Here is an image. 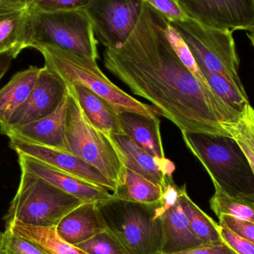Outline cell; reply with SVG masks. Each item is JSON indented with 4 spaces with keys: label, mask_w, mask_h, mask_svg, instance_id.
Here are the masks:
<instances>
[{
    "label": "cell",
    "mask_w": 254,
    "mask_h": 254,
    "mask_svg": "<svg viewBox=\"0 0 254 254\" xmlns=\"http://www.w3.org/2000/svg\"><path fill=\"white\" fill-rule=\"evenodd\" d=\"M165 34L167 40L170 42L175 53L182 64L198 79L201 83L209 86L207 80L201 72L195 58L192 55L190 49L188 47L186 42L181 36L180 33L175 28L174 25L167 19L165 25Z\"/></svg>",
    "instance_id": "cell-28"
},
{
    "label": "cell",
    "mask_w": 254,
    "mask_h": 254,
    "mask_svg": "<svg viewBox=\"0 0 254 254\" xmlns=\"http://www.w3.org/2000/svg\"><path fill=\"white\" fill-rule=\"evenodd\" d=\"M98 44L85 7L43 10L31 5L28 48L49 45L97 61Z\"/></svg>",
    "instance_id": "cell-6"
},
{
    "label": "cell",
    "mask_w": 254,
    "mask_h": 254,
    "mask_svg": "<svg viewBox=\"0 0 254 254\" xmlns=\"http://www.w3.org/2000/svg\"><path fill=\"white\" fill-rule=\"evenodd\" d=\"M0 1L17 5H29L31 4L32 0H0Z\"/></svg>",
    "instance_id": "cell-37"
},
{
    "label": "cell",
    "mask_w": 254,
    "mask_h": 254,
    "mask_svg": "<svg viewBox=\"0 0 254 254\" xmlns=\"http://www.w3.org/2000/svg\"><path fill=\"white\" fill-rule=\"evenodd\" d=\"M219 225H225L236 234L246 239L254 245V223L237 219L230 215L222 214L218 216Z\"/></svg>",
    "instance_id": "cell-32"
},
{
    "label": "cell",
    "mask_w": 254,
    "mask_h": 254,
    "mask_svg": "<svg viewBox=\"0 0 254 254\" xmlns=\"http://www.w3.org/2000/svg\"><path fill=\"white\" fill-rule=\"evenodd\" d=\"M5 228L32 242L46 254H87L61 238L57 233L56 227L46 228L13 224Z\"/></svg>",
    "instance_id": "cell-22"
},
{
    "label": "cell",
    "mask_w": 254,
    "mask_h": 254,
    "mask_svg": "<svg viewBox=\"0 0 254 254\" xmlns=\"http://www.w3.org/2000/svg\"><path fill=\"white\" fill-rule=\"evenodd\" d=\"M74 246L87 254H128L122 243L107 230Z\"/></svg>",
    "instance_id": "cell-29"
},
{
    "label": "cell",
    "mask_w": 254,
    "mask_h": 254,
    "mask_svg": "<svg viewBox=\"0 0 254 254\" xmlns=\"http://www.w3.org/2000/svg\"><path fill=\"white\" fill-rule=\"evenodd\" d=\"M107 231L97 202H85L70 212L56 226L61 238L76 246Z\"/></svg>",
    "instance_id": "cell-18"
},
{
    "label": "cell",
    "mask_w": 254,
    "mask_h": 254,
    "mask_svg": "<svg viewBox=\"0 0 254 254\" xmlns=\"http://www.w3.org/2000/svg\"><path fill=\"white\" fill-rule=\"evenodd\" d=\"M161 201L164 207L161 216L164 231L161 254L178 253L202 245L191 229L182 210L179 203V187L173 176L166 177Z\"/></svg>",
    "instance_id": "cell-13"
},
{
    "label": "cell",
    "mask_w": 254,
    "mask_h": 254,
    "mask_svg": "<svg viewBox=\"0 0 254 254\" xmlns=\"http://www.w3.org/2000/svg\"><path fill=\"white\" fill-rule=\"evenodd\" d=\"M120 119L125 134L137 146L158 161L167 158L161 138V122L158 117H148L134 113H120Z\"/></svg>",
    "instance_id": "cell-19"
},
{
    "label": "cell",
    "mask_w": 254,
    "mask_h": 254,
    "mask_svg": "<svg viewBox=\"0 0 254 254\" xmlns=\"http://www.w3.org/2000/svg\"><path fill=\"white\" fill-rule=\"evenodd\" d=\"M65 140L68 152L98 169L118 186L125 181L126 167L122 152L112 137L97 129L80 107L73 85L66 84Z\"/></svg>",
    "instance_id": "cell-5"
},
{
    "label": "cell",
    "mask_w": 254,
    "mask_h": 254,
    "mask_svg": "<svg viewBox=\"0 0 254 254\" xmlns=\"http://www.w3.org/2000/svg\"><path fill=\"white\" fill-rule=\"evenodd\" d=\"M179 203L187 216L191 229L202 244L222 242L219 225L207 216L192 201L187 191L186 185L179 187Z\"/></svg>",
    "instance_id": "cell-23"
},
{
    "label": "cell",
    "mask_w": 254,
    "mask_h": 254,
    "mask_svg": "<svg viewBox=\"0 0 254 254\" xmlns=\"http://www.w3.org/2000/svg\"><path fill=\"white\" fill-rule=\"evenodd\" d=\"M42 69L43 67L31 65L16 73L0 89V125H6L28 99Z\"/></svg>",
    "instance_id": "cell-21"
},
{
    "label": "cell",
    "mask_w": 254,
    "mask_h": 254,
    "mask_svg": "<svg viewBox=\"0 0 254 254\" xmlns=\"http://www.w3.org/2000/svg\"><path fill=\"white\" fill-rule=\"evenodd\" d=\"M112 138L122 152L126 168L162 188L166 177L173 176L176 165L168 158L160 161L155 159L127 134L112 136Z\"/></svg>",
    "instance_id": "cell-16"
},
{
    "label": "cell",
    "mask_w": 254,
    "mask_h": 254,
    "mask_svg": "<svg viewBox=\"0 0 254 254\" xmlns=\"http://www.w3.org/2000/svg\"><path fill=\"white\" fill-rule=\"evenodd\" d=\"M106 229L128 254H161L164 231L161 201L132 202L114 198L97 203Z\"/></svg>",
    "instance_id": "cell-3"
},
{
    "label": "cell",
    "mask_w": 254,
    "mask_h": 254,
    "mask_svg": "<svg viewBox=\"0 0 254 254\" xmlns=\"http://www.w3.org/2000/svg\"><path fill=\"white\" fill-rule=\"evenodd\" d=\"M247 37H249L251 43H252V46H253L254 49V28L250 30V31H247Z\"/></svg>",
    "instance_id": "cell-38"
},
{
    "label": "cell",
    "mask_w": 254,
    "mask_h": 254,
    "mask_svg": "<svg viewBox=\"0 0 254 254\" xmlns=\"http://www.w3.org/2000/svg\"><path fill=\"white\" fill-rule=\"evenodd\" d=\"M80 107L97 129L108 137L125 134L120 113L104 98L82 86H74Z\"/></svg>",
    "instance_id": "cell-20"
},
{
    "label": "cell",
    "mask_w": 254,
    "mask_h": 254,
    "mask_svg": "<svg viewBox=\"0 0 254 254\" xmlns=\"http://www.w3.org/2000/svg\"><path fill=\"white\" fill-rule=\"evenodd\" d=\"M173 1H175L176 2V0H173ZM176 3H177V2H176Z\"/></svg>",
    "instance_id": "cell-39"
},
{
    "label": "cell",
    "mask_w": 254,
    "mask_h": 254,
    "mask_svg": "<svg viewBox=\"0 0 254 254\" xmlns=\"http://www.w3.org/2000/svg\"><path fill=\"white\" fill-rule=\"evenodd\" d=\"M148 4L164 15L170 22L183 21L188 16L182 11L177 3L173 0H144Z\"/></svg>",
    "instance_id": "cell-33"
},
{
    "label": "cell",
    "mask_w": 254,
    "mask_h": 254,
    "mask_svg": "<svg viewBox=\"0 0 254 254\" xmlns=\"http://www.w3.org/2000/svg\"><path fill=\"white\" fill-rule=\"evenodd\" d=\"M167 20L143 0L138 20L126 42L106 49L104 65L182 132L231 136L222 124L237 120L241 113L182 64L166 37Z\"/></svg>",
    "instance_id": "cell-1"
},
{
    "label": "cell",
    "mask_w": 254,
    "mask_h": 254,
    "mask_svg": "<svg viewBox=\"0 0 254 254\" xmlns=\"http://www.w3.org/2000/svg\"><path fill=\"white\" fill-rule=\"evenodd\" d=\"M67 93V85L62 77L44 65L28 99L9 122L0 127L22 126L50 116L60 107Z\"/></svg>",
    "instance_id": "cell-12"
},
{
    "label": "cell",
    "mask_w": 254,
    "mask_h": 254,
    "mask_svg": "<svg viewBox=\"0 0 254 254\" xmlns=\"http://www.w3.org/2000/svg\"><path fill=\"white\" fill-rule=\"evenodd\" d=\"M66 113L67 95L50 116L22 126L0 127V132L7 137L15 136L34 144L68 152L65 140Z\"/></svg>",
    "instance_id": "cell-15"
},
{
    "label": "cell",
    "mask_w": 254,
    "mask_h": 254,
    "mask_svg": "<svg viewBox=\"0 0 254 254\" xmlns=\"http://www.w3.org/2000/svg\"><path fill=\"white\" fill-rule=\"evenodd\" d=\"M9 145L16 153H22L72 175L91 185L115 192L118 185L98 169L70 152L34 144L15 136H8Z\"/></svg>",
    "instance_id": "cell-11"
},
{
    "label": "cell",
    "mask_w": 254,
    "mask_h": 254,
    "mask_svg": "<svg viewBox=\"0 0 254 254\" xmlns=\"http://www.w3.org/2000/svg\"><path fill=\"white\" fill-rule=\"evenodd\" d=\"M171 23L186 42L199 68L225 77L239 92L247 95L239 74L240 60L232 31L206 26L190 18Z\"/></svg>",
    "instance_id": "cell-8"
},
{
    "label": "cell",
    "mask_w": 254,
    "mask_h": 254,
    "mask_svg": "<svg viewBox=\"0 0 254 254\" xmlns=\"http://www.w3.org/2000/svg\"><path fill=\"white\" fill-rule=\"evenodd\" d=\"M35 49L44 58L45 66L57 73L66 84L86 87L119 113H138L151 118L161 116L155 107L140 102L113 83L95 60L49 45H41Z\"/></svg>",
    "instance_id": "cell-4"
},
{
    "label": "cell",
    "mask_w": 254,
    "mask_h": 254,
    "mask_svg": "<svg viewBox=\"0 0 254 254\" xmlns=\"http://www.w3.org/2000/svg\"><path fill=\"white\" fill-rule=\"evenodd\" d=\"M215 188L230 196L254 195V173L246 154L231 136L182 132Z\"/></svg>",
    "instance_id": "cell-2"
},
{
    "label": "cell",
    "mask_w": 254,
    "mask_h": 254,
    "mask_svg": "<svg viewBox=\"0 0 254 254\" xmlns=\"http://www.w3.org/2000/svg\"><path fill=\"white\" fill-rule=\"evenodd\" d=\"M112 195L125 201L153 204L161 201L163 188L127 168L123 184L118 186Z\"/></svg>",
    "instance_id": "cell-24"
},
{
    "label": "cell",
    "mask_w": 254,
    "mask_h": 254,
    "mask_svg": "<svg viewBox=\"0 0 254 254\" xmlns=\"http://www.w3.org/2000/svg\"><path fill=\"white\" fill-rule=\"evenodd\" d=\"M143 0H91L85 7L95 37L106 49L120 47L134 29Z\"/></svg>",
    "instance_id": "cell-9"
},
{
    "label": "cell",
    "mask_w": 254,
    "mask_h": 254,
    "mask_svg": "<svg viewBox=\"0 0 254 254\" xmlns=\"http://www.w3.org/2000/svg\"><path fill=\"white\" fill-rule=\"evenodd\" d=\"M190 19L218 29L249 31L254 28V0H176Z\"/></svg>",
    "instance_id": "cell-10"
},
{
    "label": "cell",
    "mask_w": 254,
    "mask_h": 254,
    "mask_svg": "<svg viewBox=\"0 0 254 254\" xmlns=\"http://www.w3.org/2000/svg\"><path fill=\"white\" fill-rule=\"evenodd\" d=\"M172 254H238L225 242L202 244L183 252Z\"/></svg>",
    "instance_id": "cell-35"
},
{
    "label": "cell",
    "mask_w": 254,
    "mask_h": 254,
    "mask_svg": "<svg viewBox=\"0 0 254 254\" xmlns=\"http://www.w3.org/2000/svg\"><path fill=\"white\" fill-rule=\"evenodd\" d=\"M200 69L212 90L231 108L241 113L246 105L250 104L248 95L239 92L225 77L204 68Z\"/></svg>",
    "instance_id": "cell-27"
},
{
    "label": "cell",
    "mask_w": 254,
    "mask_h": 254,
    "mask_svg": "<svg viewBox=\"0 0 254 254\" xmlns=\"http://www.w3.org/2000/svg\"><path fill=\"white\" fill-rule=\"evenodd\" d=\"M83 203L44 179L21 170L19 187L4 217L5 227L13 224L56 227Z\"/></svg>",
    "instance_id": "cell-7"
},
{
    "label": "cell",
    "mask_w": 254,
    "mask_h": 254,
    "mask_svg": "<svg viewBox=\"0 0 254 254\" xmlns=\"http://www.w3.org/2000/svg\"><path fill=\"white\" fill-rule=\"evenodd\" d=\"M223 128L235 139L246 154L254 173V109L246 105L237 120L225 122Z\"/></svg>",
    "instance_id": "cell-26"
},
{
    "label": "cell",
    "mask_w": 254,
    "mask_h": 254,
    "mask_svg": "<svg viewBox=\"0 0 254 254\" xmlns=\"http://www.w3.org/2000/svg\"><path fill=\"white\" fill-rule=\"evenodd\" d=\"M91 0H32L31 5L43 10H71L82 8Z\"/></svg>",
    "instance_id": "cell-34"
},
{
    "label": "cell",
    "mask_w": 254,
    "mask_h": 254,
    "mask_svg": "<svg viewBox=\"0 0 254 254\" xmlns=\"http://www.w3.org/2000/svg\"><path fill=\"white\" fill-rule=\"evenodd\" d=\"M0 254H46L35 244L9 229L0 232Z\"/></svg>",
    "instance_id": "cell-30"
},
{
    "label": "cell",
    "mask_w": 254,
    "mask_h": 254,
    "mask_svg": "<svg viewBox=\"0 0 254 254\" xmlns=\"http://www.w3.org/2000/svg\"><path fill=\"white\" fill-rule=\"evenodd\" d=\"M20 170L44 179L84 202H101L111 198L109 190L22 153H17Z\"/></svg>",
    "instance_id": "cell-14"
},
{
    "label": "cell",
    "mask_w": 254,
    "mask_h": 254,
    "mask_svg": "<svg viewBox=\"0 0 254 254\" xmlns=\"http://www.w3.org/2000/svg\"><path fill=\"white\" fill-rule=\"evenodd\" d=\"M31 4L17 5L0 1V54L14 58L28 48Z\"/></svg>",
    "instance_id": "cell-17"
},
{
    "label": "cell",
    "mask_w": 254,
    "mask_h": 254,
    "mask_svg": "<svg viewBox=\"0 0 254 254\" xmlns=\"http://www.w3.org/2000/svg\"><path fill=\"white\" fill-rule=\"evenodd\" d=\"M210 206L216 216L230 215L242 220L254 223V195L230 196L215 188L210 199Z\"/></svg>",
    "instance_id": "cell-25"
},
{
    "label": "cell",
    "mask_w": 254,
    "mask_h": 254,
    "mask_svg": "<svg viewBox=\"0 0 254 254\" xmlns=\"http://www.w3.org/2000/svg\"><path fill=\"white\" fill-rule=\"evenodd\" d=\"M14 57L10 53L0 54V80L7 72Z\"/></svg>",
    "instance_id": "cell-36"
},
{
    "label": "cell",
    "mask_w": 254,
    "mask_h": 254,
    "mask_svg": "<svg viewBox=\"0 0 254 254\" xmlns=\"http://www.w3.org/2000/svg\"><path fill=\"white\" fill-rule=\"evenodd\" d=\"M223 241L238 254H254V245L225 225H219Z\"/></svg>",
    "instance_id": "cell-31"
}]
</instances>
